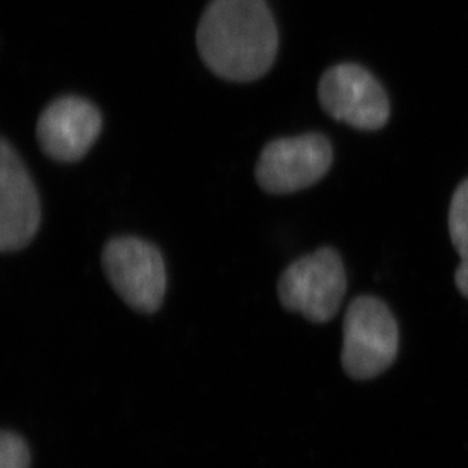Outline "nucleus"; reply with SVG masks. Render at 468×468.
Returning <instances> with one entry per match:
<instances>
[{"label": "nucleus", "instance_id": "6e6552de", "mask_svg": "<svg viewBox=\"0 0 468 468\" xmlns=\"http://www.w3.org/2000/svg\"><path fill=\"white\" fill-rule=\"evenodd\" d=\"M102 129V115L93 103L64 96L46 106L37 122V140L46 155L76 163L84 158Z\"/></svg>", "mask_w": 468, "mask_h": 468}, {"label": "nucleus", "instance_id": "9d476101", "mask_svg": "<svg viewBox=\"0 0 468 468\" xmlns=\"http://www.w3.org/2000/svg\"><path fill=\"white\" fill-rule=\"evenodd\" d=\"M31 453L17 433L4 431L0 435V468H29Z\"/></svg>", "mask_w": 468, "mask_h": 468}, {"label": "nucleus", "instance_id": "20e7f679", "mask_svg": "<svg viewBox=\"0 0 468 468\" xmlns=\"http://www.w3.org/2000/svg\"><path fill=\"white\" fill-rule=\"evenodd\" d=\"M318 101L332 119L358 131H379L389 122L388 94L370 70L355 62H341L323 73Z\"/></svg>", "mask_w": 468, "mask_h": 468}, {"label": "nucleus", "instance_id": "f03ea898", "mask_svg": "<svg viewBox=\"0 0 468 468\" xmlns=\"http://www.w3.org/2000/svg\"><path fill=\"white\" fill-rule=\"evenodd\" d=\"M399 326L379 297L358 296L350 302L343 323L341 364L355 380L373 379L398 358Z\"/></svg>", "mask_w": 468, "mask_h": 468}, {"label": "nucleus", "instance_id": "423d86ee", "mask_svg": "<svg viewBox=\"0 0 468 468\" xmlns=\"http://www.w3.org/2000/svg\"><path fill=\"white\" fill-rule=\"evenodd\" d=\"M334 163V149L323 133L270 142L258 159L257 181L271 195H290L315 186Z\"/></svg>", "mask_w": 468, "mask_h": 468}, {"label": "nucleus", "instance_id": "f257e3e1", "mask_svg": "<svg viewBox=\"0 0 468 468\" xmlns=\"http://www.w3.org/2000/svg\"><path fill=\"white\" fill-rule=\"evenodd\" d=\"M278 29L265 0H212L197 27V49L214 75L260 80L278 55Z\"/></svg>", "mask_w": 468, "mask_h": 468}, {"label": "nucleus", "instance_id": "7ed1b4c3", "mask_svg": "<svg viewBox=\"0 0 468 468\" xmlns=\"http://www.w3.org/2000/svg\"><path fill=\"white\" fill-rule=\"evenodd\" d=\"M347 292L345 265L335 249L322 248L283 270L278 294L283 308L313 323H327L340 311Z\"/></svg>", "mask_w": 468, "mask_h": 468}, {"label": "nucleus", "instance_id": "0eeeda50", "mask_svg": "<svg viewBox=\"0 0 468 468\" xmlns=\"http://www.w3.org/2000/svg\"><path fill=\"white\" fill-rule=\"evenodd\" d=\"M40 200L17 152L0 144V250L18 252L31 244L40 228Z\"/></svg>", "mask_w": 468, "mask_h": 468}, {"label": "nucleus", "instance_id": "39448f33", "mask_svg": "<svg viewBox=\"0 0 468 468\" xmlns=\"http://www.w3.org/2000/svg\"><path fill=\"white\" fill-rule=\"evenodd\" d=\"M102 265L124 303L138 313L159 310L167 290V273L156 246L137 237H117L106 243Z\"/></svg>", "mask_w": 468, "mask_h": 468}, {"label": "nucleus", "instance_id": "1a4fd4ad", "mask_svg": "<svg viewBox=\"0 0 468 468\" xmlns=\"http://www.w3.org/2000/svg\"><path fill=\"white\" fill-rule=\"evenodd\" d=\"M449 232L460 255L455 283L458 292L468 299V177L456 186L449 208Z\"/></svg>", "mask_w": 468, "mask_h": 468}]
</instances>
